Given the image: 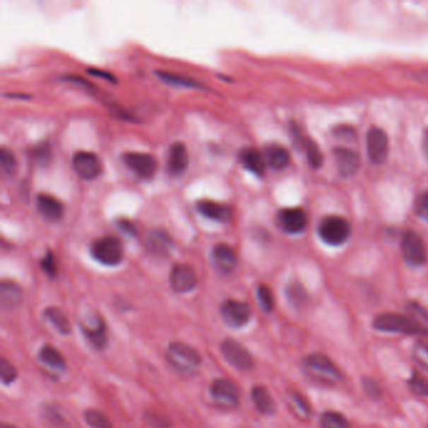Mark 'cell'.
Masks as SVG:
<instances>
[{"instance_id":"cell-1","label":"cell","mask_w":428,"mask_h":428,"mask_svg":"<svg viewBox=\"0 0 428 428\" xmlns=\"http://www.w3.org/2000/svg\"><path fill=\"white\" fill-rule=\"evenodd\" d=\"M302 369L305 378L321 386H335L343 379V374L331 358L319 353L307 355L302 363Z\"/></svg>"},{"instance_id":"cell-2","label":"cell","mask_w":428,"mask_h":428,"mask_svg":"<svg viewBox=\"0 0 428 428\" xmlns=\"http://www.w3.org/2000/svg\"><path fill=\"white\" fill-rule=\"evenodd\" d=\"M166 359L170 367L182 377H192L200 371L203 358L195 348L189 344L174 342L169 345Z\"/></svg>"},{"instance_id":"cell-3","label":"cell","mask_w":428,"mask_h":428,"mask_svg":"<svg viewBox=\"0 0 428 428\" xmlns=\"http://www.w3.org/2000/svg\"><path fill=\"white\" fill-rule=\"evenodd\" d=\"M373 328L378 332L397 333L405 335H427V328L411 316L396 314V313H384L374 318Z\"/></svg>"},{"instance_id":"cell-4","label":"cell","mask_w":428,"mask_h":428,"mask_svg":"<svg viewBox=\"0 0 428 428\" xmlns=\"http://www.w3.org/2000/svg\"><path fill=\"white\" fill-rule=\"evenodd\" d=\"M90 254L93 259L106 266H116L124 259L122 244L117 237L111 235L100 237L92 242Z\"/></svg>"},{"instance_id":"cell-5","label":"cell","mask_w":428,"mask_h":428,"mask_svg":"<svg viewBox=\"0 0 428 428\" xmlns=\"http://www.w3.org/2000/svg\"><path fill=\"white\" fill-rule=\"evenodd\" d=\"M350 231L352 229L348 220L340 216L324 218L318 225V235L323 242L332 246L343 245L350 239Z\"/></svg>"},{"instance_id":"cell-6","label":"cell","mask_w":428,"mask_h":428,"mask_svg":"<svg viewBox=\"0 0 428 428\" xmlns=\"http://www.w3.org/2000/svg\"><path fill=\"white\" fill-rule=\"evenodd\" d=\"M220 316L227 327L242 328L251 321L253 311L248 303L235 299H227L220 307Z\"/></svg>"},{"instance_id":"cell-7","label":"cell","mask_w":428,"mask_h":428,"mask_svg":"<svg viewBox=\"0 0 428 428\" xmlns=\"http://www.w3.org/2000/svg\"><path fill=\"white\" fill-rule=\"evenodd\" d=\"M210 397L220 408H235L240 403V391L237 384L226 378L215 379L210 384Z\"/></svg>"},{"instance_id":"cell-8","label":"cell","mask_w":428,"mask_h":428,"mask_svg":"<svg viewBox=\"0 0 428 428\" xmlns=\"http://www.w3.org/2000/svg\"><path fill=\"white\" fill-rule=\"evenodd\" d=\"M220 352L224 359L237 371H250L254 367L253 355L242 343L234 339H225L221 343Z\"/></svg>"},{"instance_id":"cell-9","label":"cell","mask_w":428,"mask_h":428,"mask_svg":"<svg viewBox=\"0 0 428 428\" xmlns=\"http://www.w3.org/2000/svg\"><path fill=\"white\" fill-rule=\"evenodd\" d=\"M122 161L133 174L141 179H150L157 171V160L150 153L129 151L122 155Z\"/></svg>"},{"instance_id":"cell-10","label":"cell","mask_w":428,"mask_h":428,"mask_svg":"<svg viewBox=\"0 0 428 428\" xmlns=\"http://www.w3.org/2000/svg\"><path fill=\"white\" fill-rule=\"evenodd\" d=\"M400 250L403 259L411 266H421L427 261V249L422 239L415 232H406L402 239Z\"/></svg>"},{"instance_id":"cell-11","label":"cell","mask_w":428,"mask_h":428,"mask_svg":"<svg viewBox=\"0 0 428 428\" xmlns=\"http://www.w3.org/2000/svg\"><path fill=\"white\" fill-rule=\"evenodd\" d=\"M72 167L76 171V174L85 180H93L101 175L102 172V162L100 157L96 153L85 150L73 153Z\"/></svg>"},{"instance_id":"cell-12","label":"cell","mask_w":428,"mask_h":428,"mask_svg":"<svg viewBox=\"0 0 428 428\" xmlns=\"http://www.w3.org/2000/svg\"><path fill=\"white\" fill-rule=\"evenodd\" d=\"M198 285V275L187 264H175L170 273V287L179 294L192 292Z\"/></svg>"},{"instance_id":"cell-13","label":"cell","mask_w":428,"mask_h":428,"mask_svg":"<svg viewBox=\"0 0 428 428\" xmlns=\"http://www.w3.org/2000/svg\"><path fill=\"white\" fill-rule=\"evenodd\" d=\"M366 147L369 161L374 165H382L388 156V137L384 130L373 127L367 133Z\"/></svg>"},{"instance_id":"cell-14","label":"cell","mask_w":428,"mask_h":428,"mask_svg":"<svg viewBox=\"0 0 428 428\" xmlns=\"http://www.w3.org/2000/svg\"><path fill=\"white\" fill-rule=\"evenodd\" d=\"M276 221L279 227L287 234L303 232L308 224L307 215L299 208H287L280 210L276 216Z\"/></svg>"},{"instance_id":"cell-15","label":"cell","mask_w":428,"mask_h":428,"mask_svg":"<svg viewBox=\"0 0 428 428\" xmlns=\"http://www.w3.org/2000/svg\"><path fill=\"white\" fill-rule=\"evenodd\" d=\"M211 263L220 274H231L237 268V254L230 245L220 242L211 250Z\"/></svg>"},{"instance_id":"cell-16","label":"cell","mask_w":428,"mask_h":428,"mask_svg":"<svg viewBox=\"0 0 428 428\" xmlns=\"http://www.w3.org/2000/svg\"><path fill=\"white\" fill-rule=\"evenodd\" d=\"M85 338L96 350H105L108 342L107 326L101 316H96L92 321H85L82 326Z\"/></svg>"},{"instance_id":"cell-17","label":"cell","mask_w":428,"mask_h":428,"mask_svg":"<svg viewBox=\"0 0 428 428\" xmlns=\"http://www.w3.org/2000/svg\"><path fill=\"white\" fill-rule=\"evenodd\" d=\"M333 156L335 160V165L338 167L339 174L343 177H352L355 175L361 166V158L355 150L338 147L334 148Z\"/></svg>"},{"instance_id":"cell-18","label":"cell","mask_w":428,"mask_h":428,"mask_svg":"<svg viewBox=\"0 0 428 428\" xmlns=\"http://www.w3.org/2000/svg\"><path fill=\"white\" fill-rule=\"evenodd\" d=\"M190 156L187 147L182 142H174L167 153V171L170 175L180 176L185 172L189 166Z\"/></svg>"},{"instance_id":"cell-19","label":"cell","mask_w":428,"mask_h":428,"mask_svg":"<svg viewBox=\"0 0 428 428\" xmlns=\"http://www.w3.org/2000/svg\"><path fill=\"white\" fill-rule=\"evenodd\" d=\"M196 209L203 218L214 220L218 222H227L232 216V211L229 205L218 203L214 200H200L196 203Z\"/></svg>"},{"instance_id":"cell-20","label":"cell","mask_w":428,"mask_h":428,"mask_svg":"<svg viewBox=\"0 0 428 428\" xmlns=\"http://www.w3.org/2000/svg\"><path fill=\"white\" fill-rule=\"evenodd\" d=\"M37 209L40 211V214L48 221H57V220L61 219L63 216V211H64L62 201H59L58 198L49 194H40L37 196Z\"/></svg>"},{"instance_id":"cell-21","label":"cell","mask_w":428,"mask_h":428,"mask_svg":"<svg viewBox=\"0 0 428 428\" xmlns=\"http://www.w3.org/2000/svg\"><path fill=\"white\" fill-rule=\"evenodd\" d=\"M239 161L244 169L248 170L256 176H263L266 167L264 155L254 147H245L239 153Z\"/></svg>"},{"instance_id":"cell-22","label":"cell","mask_w":428,"mask_h":428,"mask_svg":"<svg viewBox=\"0 0 428 428\" xmlns=\"http://www.w3.org/2000/svg\"><path fill=\"white\" fill-rule=\"evenodd\" d=\"M251 400L256 411L264 416H273L276 411L275 400L269 389L264 386H255L251 389Z\"/></svg>"},{"instance_id":"cell-23","label":"cell","mask_w":428,"mask_h":428,"mask_svg":"<svg viewBox=\"0 0 428 428\" xmlns=\"http://www.w3.org/2000/svg\"><path fill=\"white\" fill-rule=\"evenodd\" d=\"M264 158L265 162L269 167L276 171H282L289 165L290 155L287 153V148L282 145L271 143L264 148Z\"/></svg>"},{"instance_id":"cell-24","label":"cell","mask_w":428,"mask_h":428,"mask_svg":"<svg viewBox=\"0 0 428 428\" xmlns=\"http://www.w3.org/2000/svg\"><path fill=\"white\" fill-rule=\"evenodd\" d=\"M146 246L151 253L158 256H165L172 248V240L164 230H153L147 234Z\"/></svg>"},{"instance_id":"cell-25","label":"cell","mask_w":428,"mask_h":428,"mask_svg":"<svg viewBox=\"0 0 428 428\" xmlns=\"http://www.w3.org/2000/svg\"><path fill=\"white\" fill-rule=\"evenodd\" d=\"M22 302V289L11 280H3L0 285V304L3 309L16 308Z\"/></svg>"},{"instance_id":"cell-26","label":"cell","mask_w":428,"mask_h":428,"mask_svg":"<svg viewBox=\"0 0 428 428\" xmlns=\"http://www.w3.org/2000/svg\"><path fill=\"white\" fill-rule=\"evenodd\" d=\"M38 359L48 369L62 372L66 369V361L62 353L53 345H43L38 353Z\"/></svg>"},{"instance_id":"cell-27","label":"cell","mask_w":428,"mask_h":428,"mask_svg":"<svg viewBox=\"0 0 428 428\" xmlns=\"http://www.w3.org/2000/svg\"><path fill=\"white\" fill-rule=\"evenodd\" d=\"M44 318L47 321L51 323L53 328L56 329L57 332L62 335H69L72 332V328H71V323L67 319L66 314L63 313L62 310L56 307H49L44 310Z\"/></svg>"},{"instance_id":"cell-28","label":"cell","mask_w":428,"mask_h":428,"mask_svg":"<svg viewBox=\"0 0 428 428\" xmlns=\"http://www.w3.org/2000/svg\"><path fill=\"white\" fill-rule=\"evenodd\" d=\"M292 131H293L294 140L298 141L299 145L304 148L310 166L314 167V169L321 167V162H323V156H321V151H319V148H318L316 143L300 135L298 129H294Z\"/></svg>"},{"instance_id":"cell-29","label":"cell","mask_w":428,"mask_h":428,"mask_svg":"<svg viewBox=\"0 0 428 428\" xmlns=\"http://www.w3.org/2000/svg\"><path fill=\"white\" fill-rule=\"evenodd\" d=\"M158 78L161 79L165 83L171 85H177V87H187V88H203V83H200L196 79L190 78L184 74L171 73L166 71H156Z\"/></svg>"},{"instance_id":"cell-30","label":"cell","mask_w":428,"mask_h":428,"mask_svg":"<svg viewBox=\"0 0 428 428\" xmlns=\"http://www.w3.org/2000/svg\"><path fill=\"white\" fill-rule=\"evenodd\" d=\"M287 400L290 410L293 411L297 417L304 420V421L309 420L311 410H310L309 403H308V400H305L304 396L300 395L295 391H290V392H287Z\"/></svg>"},{"instance_id":"cell-31","label":"cell","mask_w":428,"mask_h":428,"mask_svg":"<svg viewBox=\"0 0 428 428\" xmlns=\"http://www.w3.org/2000/svg\"><path fill=\"white\" fill-rule=\"evenodd\" d=\"M285 294H287V302L290 303V305H293L294 308H303L307 304L308 295H307L304 287H302L299 283L289 284Z\"/></svg>"},{"instance_id":"cell-32","label":"cell","mask_w":428,"mask_h":428,"mask_svg":"<svg viewBox=\"0 0 428 428\" xmlns=\"http://www.w3.org/2000/svg\"><path fill=\"white\" fill-rule=\"evenodd\" d=\"M321 428H350L348 420L335 411L324 412L321 417Z\"/></svg>"},{"instance_id":"cell-33","label":"cell","mask_w":428,"mask_h":428,"mask_svg":"<svg viewBox=\"0 0 428 428\" xmlns=\"http://www.w3.org/2000/svg\"><path fill=\"white\" fill-rule=\"evenodd\" d=\"M407 386L412 393L417 397H428V379L417 372L412 373L411 378L407 381Z\"/></svg>"},{"instance_id":"cell-34","label":"cell","mask_w":428,"mask_h":428,"mask_svg":"<svg viewBox=\"0 0 428 428\" xmlns=\"http://www.w3.org/2000/svg\"><path fill=\"white\" fill-rule=\"evenodd\" d=\"M256 298L259 302L260 308L264 310L265 313H271L274 310V295L271 292V287L265 284H260L256 287Z\"/></svg>"},{"instance_id":"cell-35","label":"cell","mask_w":428,"mask_h":428,"mask_svg":"<svg viewBox=\"0 0 428 428\" xmlns=\"http://www.w3.org/2000/svg\"><path fill=\"white\" fill-rule=\"evenodd\" d=\"M85 421L90 428H113V424L103 412L88 410L85 412Z\"/></svg>"},{"instance_id":"cell-36","label":"cell","mask_w":428,"mask_h":428,"mask_svg":"<svg viewBox=\"0 0 428 428\" xmlns=\"http://www.w3.org/2000/svg\"><path fill=\"white\" fill-rule=\"evenodd\" d=\"M0 169L4 175L11 176L17 171V158L11 150L1 147L0 150Z\"/></svg>"},{"instance_id":"cell-37","label":"cell","mask_w":428,"mask_h":428,"mask_svg":"<svg viewBox=\"0 0 428 428\" xmlns=\"http://www.w3.org/2000/svg\"><path fill=\"white\" fill-rule=\"evenodd\" d=\"M412 358L417 366L428 372V342L418 340L412 350Z\"/></svg>"},{"instance_id":"cell-38","label":"cell","mask_w":428,"mask_h":428,"mask_svg":"<svg viewBox=\"0 0 428 428\" xmlns=\"http://www.w3.org/2000/svg\"><path fill=\"white\" fill-rule=\"evenodd\" d=\"M30 156H32V160L35 164L40 165V166L48 164L52 156L51 146L45 142L40 143V145H37V146L32 148Z\"/></svg>"},{"instance_id":"cell-39","label":"cell","mask_w":428,"mask_h":428,"mask_svg":"<svg viewBox=\"0 0 428 428\" xmlns=\"http://www.w3.org/2000/svg\"><path fill=\"white\" fill-rule=\"evenodd\" d=\"M17 378L18 372L16 367L13 366L11 362L3 357L1 361H0V379H1V384H4V386H8V384L16 382Z\"/></svg>"},{"instance_id":"cell-40","label":"cell","mask_w":428,"mask_h":428,"mask_svg":"<svg viewBox=\"0 0 428 428\" xmlns=\"http://www.w3.org/2000/svg\"><path fill=\"white\" fill-rule=\"evenodd\" d=\"M40 266L42 271H44V274L49 278H56L57 276V264L54 255L51 250H48L45 253L44 256L40 260Z\"/></svg>"},{"instance_id":"cell-41","label":"cell","mask_w":428,"mask_h":428,"mask_svg":"<svg viewBox=\"0 0 428 428\" xmlns=\"http://www.w3.org/2000/svg\"><path fill=\"white\" fill-rule=\"evenodd\" d=\"M44 418L51 424L56 426V427L61 428L66 426V420H64L62 413H61V411L56 406L45 407Z\"/></svg>"},{"instance_id":"cell-42","label":"cell","mask_w":428,"mask_h":428,"mask_svg":"<svg viewBox=\"0 0 428 428\" xmlns=\"http://www.w3.org/2000/svg\"><path fill=\"white\" fill-rule=\"evenodd\" d=\"M362 387L364 389L366 395L372 398V400H379L382 396V389L379 387V384L372 379V378L364 377L362 379Z\"/></svg>"},{"instance_id":"cell-43","label":"cell","mask_w":428,"mask_h":428,"mask_svg":"<svg viewBox=\"0 0 428 428\" xmlns=\"http://www.w3.org/2000/svg\"><path fill=\"white\" fill-rule=\"evenodd\" d=\"M146 422L153 428H171V422L165 416L156 412H148L145 415Z\"/></svg>"},{"instance_id":"cell-44","label":"cell","mask_w":428,"mask_h":428,"mask_svg":"<svg viewBox=\"0 0 428 428\" xmlns=\"http://www.w3.org/2000/svg\"><path fill=\"white\" fill-rule=\"evenodd\" d=\"M416 213L422 219H428V191H424L418 196L416 201Z\"/></svg>"},{"instance_id":"cell-45","label":"cell","mask_w":428,"mask_h":428,"mask_svg":"<svg viewBox=\"0 0 428 428\" xmlns=\"http://www.w3.org/2000/svg\"><path fill=\"white\" fill-rule=\"evenodd\" d=\"M116 224H117V227H119V230L122 231V232L127 234V235H130V237H135L136 226L133 225L132 221L127 219H119Z\"/></svg>"},{"instance_id":"cell-46","label":"cell","mask_w":428,"mask_h":428,"mask_svg":"<svg viewBox=\"0 0 428 428\" xmlns=\"http://www.w3.org/2000/svg\"><path fill=\"white\" fill-rule=\"evenodd\" d=\"M408 309L411 310L412 313L418 316L420 319L428 321V311L423 308L422 305L417 304V303H411V304H408Z\"/></svg>"},{"instance_id":"cell-47","label":"cell","mask_w":428,"mask_h":428,"mask_svg":"<svg viewBox=\"0 0 428 428\" xmlns=\"http://www.w3.org/2000/svg\"><path fill=\"white\" fill-rule=\"evenodd\" d=\"M88 73L95 76V77H101V78L106 79L108 82H114L116 78L113 77V74L109 73L107 71H103V69H98V68H88L87 69Z\"/></svg>"},{"instance_id":"cell-48","label":"cell","mask_w":428,"mask_h":428,"mask_svg":"<svg viewBox=\"0 0 428 428\" xmlns=\"http://www.w3.org/2000/svg\"><path fill=\"white\" fill-rule=\"evenodd\" d=\"M337 135H343L347 138H352V137H355V131L350 129V127H343V129H338L337 130Z\"/></svg>"},{"instance_id":"cell-49","label":"cell","mask_w":428,"mask_h":428,"mask_svg":"<svg viewBox=\"0 0 428 428\" xmlns=\"http://www.w3.org/2000/svg\"><path fill=\"white\" fill-rule=\"evenodd\" d=\"M423 151L426 153V157L428 158V131H426L424 137H423Z\"/></svg>"},{"instance_id":"cell-50","label":"cell","mask_w":428,"mask_h":428,"mask_svg":"<svg viewBox=\"0 0 428 428\" xmlns=\"http://www.w3.org/2000/svg\"><path fill=\"white\" fill-rule=\"evenodd\" d=\"M0 428H18L16 427V426H13V424H6V423H3V424H1V427Z\"/></svg>"}]
</instances>
